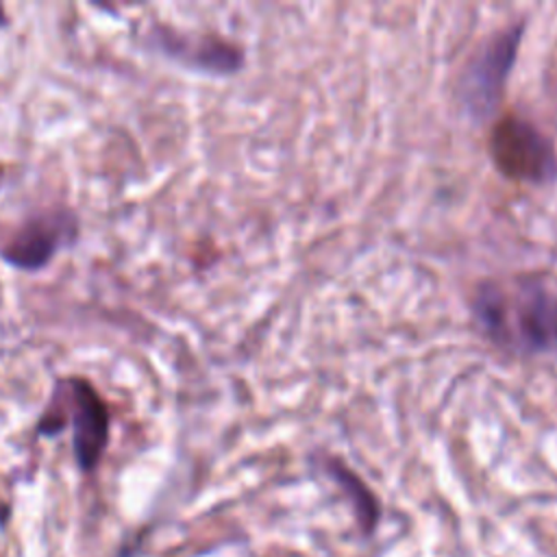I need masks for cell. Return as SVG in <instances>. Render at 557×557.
Listing matches in <instances>:
<instances>
[{
    "instance_id": "obj_4",
    "label": "cell",
    "mask_w": 557,
    "mask_h": 557,
    "mask_svg": "<svg viewBox=\"0 0 557 557\" xmlns=\"http://www.w3.org/2000/svg\"><path fill=\"white\" fill-rule=\"evenodd\" d=\"M72 389V424H74V455L83 470H91L109 435V418L102 400L85 381H74Z\"/></svg>"
},
{
    "instance_id": "obj_3",
    "label": "cell",
    "mask_w": 557,
    "mask_h": 557,
    "mask_svg": "<svg viewBox=\"0 0 557 557\" xmlns=\"http://www.w3.org/2000/svg\"><path fill=\"white\" fill-rule=\"evenodd\" d=\"M524 22L511 24L485 39L470 57L459 78V100L463 111L476 120H492L505 96L507 78L513 70Z\"/></svg>"
},
{
    "instance_id": "obj_8",
    "label": "cell",
    "mask_w": 557,
    "mask_h": 557,
    "mask_svg": "<svg viewBox=\"0 0 557 557\" xmlns=\"http://www.w3.org/2000/svg\"><path fill=\"white\" fill-rule=\"evenodd\" d=\"M0 24H4V13H2V9H0Z\"/></svg>"
},
{
    "instance_id": "obj_1",
    "label": "cell",
    "mask_w": 557,
    "mask_h": 557,
    "mask_svg": "<svg viewBox=\"0 0 557 557\" xmlns=\"http://www.w3.org/2000/svg\"><path fill=\"white\" fill-rule=\"evenodd\" d=\"M470 311L496 348L516 357L557 355V278L516 274L481 281Z\"/></svg>"
},
{
    "instance_id": "obj_6",
    "label": "cell",
    "mask_w": 557,
    "mask_h": 557,
    "mask_svg": "<svg viewBox=\"0 0 557 557\" xmlns=\"http://www.w3.org/2000/svg\"><path fill=\"white\" fill-rule=\"evenodd\" d=\"M65 226L57 224L54 220H35L26 224L17 237L4 248V259L17 268H39L44 265L61 242V231Z\"/></svg>"
},
{
    "instance_id": "obj_5",
    "label": "cell",
    "mask_w": 557,
    "mask_h": 557,
    "mask_svg": "<svg viewBox=\"0 0 557 557\" xmlns=\"http://www.w3.org/2000/svg\"><path fill=\"white\" fill-rule=\"evenodd\" d=\"M161 48L181 63L211 74H233L244 63V52L220 37L187 39L174 33L161 35Z\"/></svg>"
},
{
    "instance_id": "obj_7",
    "label": "cell",
    "mask_w": 557,
    "mask_h": 557,
    "mask_svg": "<svg viewBox=\"0 0 557 557\" xmlns=\"http://www.w3.org/2000/svg\"><path fill=\"white\" fill-rule=\"evenodd\" d=\"M320 468L346 494V500L350 503V507H352V511L359 520L361 533L372 535L376 524H379V518H381V505H379L376 496L368 490V485L342 459L322 457Z\"/></svg>"
},
{
    "instance_id": "obj_2",
    "label": "cell",
    "mask_w": 557,
    "mask_h": 557,
    "mask_svg": "<svg viewBox=\"0 0 557 557\" xmlns=\"http://www.w3.org/2000/svg\"><path fill=\"white\" fill-rule=\"evenodd\" d=\"M487 152L494 168L509 181L531 185L557 181V150L553 139L518 113L509 111L492 122Z\"/></svg>"
}]
</instances>
